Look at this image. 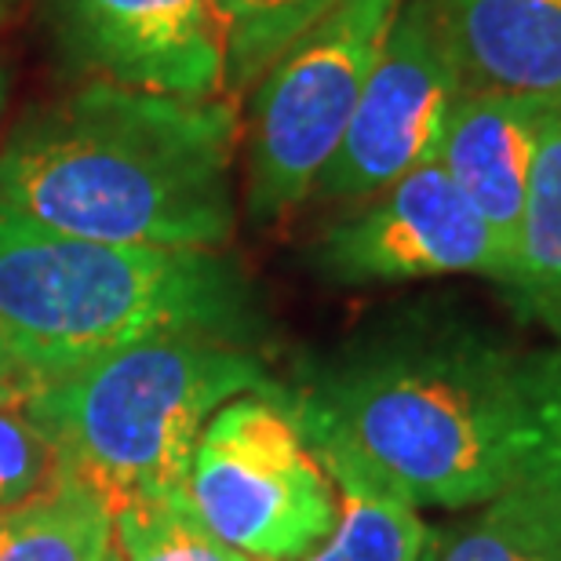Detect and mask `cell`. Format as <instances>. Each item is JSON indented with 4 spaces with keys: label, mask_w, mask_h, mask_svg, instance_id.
Wrapping results in <instances>:
<instances>
[{
    "label": "cell",
    "mask_w": 561,
    "mask_h": 561,
    "mask_svg": "<svg viewBox=\"0 0 561 561\" xmlns=\"http://www.w3.org/2000/svg\"><path fill=\"white\" fill-rule=\"evenodd\" d=\"M238 114L95 77L51 99L0 146V205L110 244L219 249L233 233Z\"/></svg>",
    "instance_id": "cell-1"
},
{
    "label": "cell",
    "mask_w": 561,
    "mask_h": 561,
    "mask_svg": "<svg viewBox=\"0 0 561 561\" xmlns=\"http://www.w3.org/2000/svg\"><path fill=\"white\" fill-rule=\"evenodd\" d=\"M288 401L324 467H351L412 507L500 496L536 426L533 362L459 321L383 335Z\"/></svg>",
    "instance_id": "cell-2"
},
{
    "label": "cell",
    "mask_w": 561,
    "mask_h": 561,
    "mask_svg": "<svg viewBox=\"0 0 561 561\" xmlns=\"http://www.w3.org/2000/svg\"><path fill=\"white\" fill-rule=\"evenodd\" d=\"M255 332L249 280L216 249L73 238L0 205V340L37 383L157 335Z\"/></svg>",
    "instance_id": "cell-3"
},
{
    "label": "cell",
    "mask_w": 561,
    "mask_h": 561,
    "mask_svg": "<svg viewBox=\"0 0 561 561\" xmlns=\"http://www.w3.org/2000/svg\"><path fill=\"white\" fill-rule=\"evenodd\" d=\"M274 390L263 365L211 335H157L70 376L37 383L33 423L77 481L114 518L128 503L186 492L208 420L241 394Z\"/></svg>",
    "instance_id": "cell-4"
},
{
    "label": "cell",
    "mask_w": 561,
    "mask_h": 561,
    "mask_svg": "<svg viewBox=\"0 0 561 561\" xmlns=\"http://www.w3.org/2000/svg\"><path fill=\"white\" fill-rule=\"evenodd\" d=\"M401 0H340L255 81L244 208L252 222L288 216L340 150Z\"/></svg>",
    "instance_id": "cell-5"
},
{
    "label": "cell",
    "mask_w": 561,
    "mask_h": 561,
    "mask_svg": "<svg viewBox=\"0 0 561 561\" xmlns=\"http://www.w3.org/2000/svg\"><path fill=\"white\" fill-rule=\"evenodd\" d=\"M186 500L222 543L252 561L307 558L340 518L329 470L277 387L233 398L208 420Z\"/></svg>",
    "instance_id": "cell-6"
},
{
    "label": "cell",
    "mask_w": 561,
    "mask_h": 561,
    "mask_svg": "<svg viewBox=\"0 0 561 561\" xmlns=\"http://www.w3.org/2000/svg\"><path fill=\"white\" fill-rule=\"evenodd\" d=\"M459 95L463 77L442 4L401 0L340 150L313 183V197L357 205L437 161Z\"/></svg>",
    "instance_id": "cell-7"
},
{
    "label": "cell",
    "mask_w": 561,
    "mask_h": 561,
    "mask_svg": "<svg viewBox=\"0 0 561 561\" xmlns=\"http://www.w3.org/2000/svg\"><path fill=\"white\" fill-rule=\"evenodd\" d=\"M357 205L362 208L324 230L313 255L329 280L387 285L448 274H481L500 285L511 280V260L489 222L437 161Z\"/></svg>",
    "instance_id": "cell-8"
},
{
    "label": "cell",
    "mask_w": 561,
    "mask_h": 561,
    "mask_svg": "<svg viewBox=\"0 0 561 561\" xmlns=\"http://www.w3.org/2000/svg\"><path fill=\"white\" fill-rule=\"evenodd\" d=\"M84 70L183 99L227 88V33L211 0H51Z\"/></svg>",
    "instance_id": "cell-9"
},
{
    "label": "cell",
    "mask_w": 561,
    "mask_h": 561,
    "mask_svg": "<svg viewBox=\"0 0 561 561\" xmlns=\"http://www.w3.org/2000/svg\"><path fill=\"white\" fill-rule=\"evenodd\" d=\"M543 114L547 106L529 99L463 92L437 146V164L489 222L492 238L511 260V274Z\"/></svg>",
    "instance_id": "cell-10"
},
{
    "label": "cell",
    "mask_w": 561,
    "mask_h": 561,
    "mask_svg": "<svg viewBox=\"0 0 561 561\" xmlns=\"http://www.w3.org/2000/svg\"><path fill=\"white\" fill-rule=\"evenodd\" d=\"M463 92L529 99L561 114V0H437Z\"/></svg>",
    "instance_id": "cell-11"
},
{
    "label": "cell",
    "mask_w": 561,
    "mask_h": 561,
    "mask_svg": "<svg viewBox=\"0 0 561 561\" xmlns=\"http://www.w3.org/2000/svg\"><path fill=\"white\" fill-rule=\"evenodd\" d=\"M511 296L561 335V114L547 110L514 244Z\"/></svg>",
    "instance_id": "cell-12"
},
{
    "label": "cell",
    "mask_w": 561,
    "mask_h": 561,
    "mask_svg": "<svg viewBox=\"0 0 561 561\" xmlns=\"http://www.w3.org/2000/svg\"><path fill=\"white\" fill-rule=\"evenodd\" d=\"M110 554L114 518L70 478L0 514V561H110Z\"/></svg>",
    "instance_id": "cell-13"
},
{
    "label": "cell",
    "mask_w": 561,
    "mask_h": 561,
    "mask_svg": "<svg viewBox=\"0 0 561 561\" xmlns=\"http://www.w3.org/2000/svg\"><path fill=\"white\" fill-rule=\"evenodd\" d=\"M324 470L340 489V518L329 540L299 561H423L431 533L409 500L351 467L332 463Z\"/></svg>",
    "instance_id": "cell-14"
},
{
    "label": "cell",
    "mask_w": 561,
    "mask_h": 561,
    "mask_svg": "<svg viewBox=\"0 0 561 561\" xmlns=\"http://www.w3.org/2000/svg\"><path fill=\"white\" fill-rule=\"evenodd\" d=\"M423 561H561V529L503 489L470 525L431 536Z\"/></svg>",
    "instance_id": "cell-15"
},
{
    "label": "cell",
    "mask_w": 561,
    "mask_h": 561,
    "mask_svg": "<svg viewBox=\"0 0 561 561\" xmlns=\"http://www.w3.org/2000/svg\"><path fill=\"white\" fill-rule=\"evenodd\" d=\"M110 561H252L222 543L186 492L128 503L114 514V554Z\"/></svg>",
    "instance_id": "cell-16"
},
{
    "label": "cell",
    "mask_w": 561,
    "mask_h": 561,
    "mask_svg": "<svg viewBox=\"0 0 561 561\" xmlns=\"http://www.w3.org/2000/svg\"><path fill=\"white\" fill-rule=\"evenodd\" d=\"M533 390H536L533 445L507 489L518 492L533 511H540L554 529H561V354L536 357Z\"/></svg>",
    "instance_id": "cell-17"
},
{
    "label": "cell",
    "mask_w": 561,
    "mask_h": 561,
    "mask_svg": "<svg viewBox=\"0 0 561 561\" xmlns=\"http://www.w3.org/2000/svg\"><path fill=\"white\" fill-rule=\"evenodd\" d=\"M59 481V453L26 405H0V514L44 496Z\"/></svg>",
    "instance_id": "cell-18"
},
{
    "label": "cell",
    "mask_w": 561,
    "mask_h": 561,
    "mask_svg": "<svg viewBox=\"0 0 561 561\" xmlns=\"http://www.w3.org/2000/svg\"><path fill=\"white\" fill-rule=\"evenodd\" d=\"M340 0H260L252 30L227 55V88H249L302 30L313 26Z\"/></svg>",
    "instance_id": "cell-19"
},
{
    "label": "cell",
    "mask_w": 561,
    "mask_h": 561,
    "mask_svg": "<svg viewBox=\"0 0 561 561\" xmlns=\"http://www.w3.org/2000/svg\"><path fill=\"white\" fill-rule=\"evenodd\" d=\"M33 387H37V379L15 362V354L0 340V405H26Z\"/></svg>",
    "instance_id": "cell-20"
},
{
    "label": "cell",
    "mask_w": 561,
    "mask_h": 561,
    "mask_svg": "<svg viewBox=\"0 0 561 561\" xmlns=\"http://www.w3.org/2000/svg\"><path fill=\"white\" fill-rule=\"evenodd\" d=\"M211 4H216L222 33H227V55H230L244 41V33L252 30L255 11H260V0H211Z\"/></svg>",
    "instance_id": "cell-21"
},
{
    "label": "cell",
    "mask_w": 561,
    "mask_h": 561,
    "mask_svg": "<svg viewBox=\"0 0 561 561\" xmlns=\"http://www.w3.org/2000/svg\"><path fill=\"white\" fill-rule=\"evenodd\" d=\"M4 103H8V77H4V66H0V117H4Z\"/></svg>",
    "instance_id": "cell-22"
},
{
    "label": "cell",
    "mask_w": 561,
    "mask_h": 561,
    "mask_svg": "<svg viewBox=\"0 0 561 561\" xmlns=\"http://www.w3.org/2000/svg\"><path fill=\"white\" fill-rule=\"evenodd\" d=\"M0 4H4V0H0Z\"/></svg>",
    "instance_id": "cell-23"
}]
</instances>
